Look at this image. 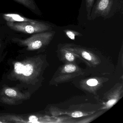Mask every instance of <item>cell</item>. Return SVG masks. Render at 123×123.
Masks as SVG:
<instances>
[{
    "label": "cell",
    "mask_w": 123,
    "mask_h": 123,
    "mask_svg": "<svg viewBox=\"0 0 123 123\" xmlns=\"http://www.w3.org/2000/svg\"><path fill=\"white\" fill-rule=\"evenodd\" d=\"M7 24L12 30L29 34L49 31L52 30L49 24L36 20L33 22H7Z\"/></svg>",
    "instance_id": "6da1fadb"
},
{
    "label": "cell",
    "mask_w": 123,
    "mask_h": 123,
    "mask_svg": "<svg viewBox=\"0 0 123 123\" xmlns=\"http://www.w3.org/2000/svg\"><path fill=\"white\" fill-rule=\"evenodd\" d=\"M55 31H45L34 34L24 40L19 39L20 44L27 47L29 50L38 49L51 39L54 36Z\"/></svg>",
    "instance_id": "7a4b0ae2"
},
{
    "label": "cell",
    "mask_w": 123,
    "mask_h": 123,
    "mask_svg": "<svg viewBox=\"0 0 123 123\" xmlns=\"http://www.w3.org/2000/svg\"><path fill=\"white\" fill-rule=\"evenodd\" d=\"M13 72L16 76L21 80L28 81L32 80L35 72L34 59L16 62L14 65Z\"/></svg>",
    "instance_id": "3957f363"
},
{
    "label": "cell",
    "mask_w": 123,
    "mask_h": 123,
    "mask_svg": "<svg viewBox=\"0 0 123 123\" xmlns=\"http://www.w3.org/2000/svg\"><path fill=\"white\" fill-rule=\"evenodd\" d=\"M114 0H97L93 6L91 14V20L101 16L105 18L111 10Z\"/></svg>",
    "instance_id": "277c9868"
},
{
    "label": "cell",
    "mask_w": 123,
    "mask_h": 123,
    "mask_svg": "<svg viewBox=\"0 0 123 123\" xmlns=\"http://www.w3.org/2000/svg\"><path fill=\"white\" fill-rule=\"evenodd\" d=\"M3 17L7 22H33L35 21L16 13H6L3 15Z\"/></svg>",
    "instance_id": "5b68a950"
},
{
    "label": "cell",
    "mask_w": 123,
    "mask_h": 123,
    "mask_svg": "<svg viewBox=\"0 0 123 123\" xmlns=\"http://www.w3.org/2000/svg\"><path fill=\"white\" fill-rule=\"evenodd\" d=\"M33 12H36L38 8L34 0H14Z\"/></svg>",
    "instance_id": "8992f818"
},
{
    "label": "cell",
    "mask_w": 123,
    "mask_h": 123,
    "mask_svg": "<svg viewBox=\"0 0 123 123\" xmlns=\"http://www.w3.org/2000/svg\"><path fill=\"white\" fill-rule=\"evenodd\" d=\"M95 0H85L87 12V17L89 20H91V14L94 5Z\"/></svg>",
    "instance_id": "52a82bcc"
},
{
    "label": "cell",
    "mask_w": 123,
    "mask_h": 123,
    "mask_svg": "<svg viewBox=\"0 0 123 123\" xmlns=\"http://www.w3.org/2000/svg\"><path fill=\"white\" fill-rule=\"evenodd\" d=\"M65 33L66 34L67 36L70 39L72 40H74L75 36H80L81 35L80 33H79L74 31H72V30L67 29L64 31Z\"/></svg>",
    "instance_id": "ba28073f"
},
{
    "label": "cell",
    "mask_w": 123,
    "mask_h": 123,
    "mask_svg": "<svg viewBox=\"0 0 123 123\" xmlns=\"http://www.w3.org/2000/svg\"><path fill=\"white\" fill-rule=\"evenodd\" d=\"M5 94L6 95L10 97L15 98L18 95L16 91L11 88H8L5 90Z\"/></svg>",
    "instance_id": "9c48e42d"
},
{
    "label": "cell",
    "mask_w": 123,
    "mask_h": 123,
    "mask_svg": "<svg viewBox=\"0 0 123 123\" xmlns=\"http://www.w3.org/2000/svg\"><path fill=\"white\" fill-rule=\"evenodd\" d=\"M64 70L66 72L72 73L76 70V67L73 65H67L65 67Z\"/></svg>",
    "instance_id": "30bf717a"
},
{
    "label": "cell",
    "mask_w": 123,
    "mask_h": 123,
    "mask_svg": "<svg viewBox=\"0 0 123 123\" xmlns=\"http://www.w3.org/2000/svg\"><path fill=\"white\" fill-rule=\"evenodd\" d=\"M87 83L90 86H95L98 84V81L95 79H90L87 81Z\"/></svg>",
    "instance_id": "8fae6325"
},
{
    "label": "cell",
    "mask_w": 123,
    "mask_h": 123,
    "mask_svg": "<svg viewBox=\"0 0 123 123\" xmlns=\"http://www.w3.org/2000/svg\"><path fill=\"white\" fill-rule=\"evenodd\" d=\"M65 57L68 61L72 62L74 59V57L72 53L67 52L65 54Z\"/></svg>",
    "instance_id": "7c38bea8"
},
{
    "label": "cell",
    "mask_w": 123,
    "mask_h": 123,
    "mask_svg": "<svg viewBox=\"0 0 123 123\" xmlns=\"http://www.w3.org/2000/svg\"><path fill=\"white\" fill-rule=\"evenodd\" d=\"M82 56L83 58L85 59H86L87 60H91L92 59V57L86 51H83L82 53Z\"/></svg>",
    "instance_id": "4fadbf2b"
},
{
    "label": "cell",
    "mask_w": 123,
    "mask_h": 123,
    "mask_svg": "<svg viewBox=\"0 0 123 123\" xmlns=\"http://www.w3.org/2000/svg\"><path fill=\"white\" fill-rule=\"evenodd\" d=\"M83 116V114L82 112L80 111H75L72 114V116L74 118H77V117H80Z\"/></svg>",
    "instance_id": "5bb4252c"
},
{
    "label": "cell",
    "mask_w": 123,
    "mask_h": 123,
    "mask_svg": "<svg viewBox=\"0 0 123 123\" xmlns=\"http://www.w3.org/2000/svg\"><path fill=\"white\" fill-rule=\"evenodd\" d=\"M29 121L31 122H36L38 121V118L35 116H32L29 118Z\"/></svg>",
    "instance_id": "9a60e30c"
},
{
    "label": "cell",
    "mask_w": 123,
    "mask_h": 123,
    "mask_svg": "<svg viewBox=\"0 0 123 123\" xmlns=\"http://www.w3.org/2000/svg\"><path fill=\"white\" fill-rule=\"evenodd\" d=\"M116 101V100H114V99L110 100L109 101H108V103H107V105L108 106L112 105L115 103Z\"/></svg>",
    "instance_id": "2e32d148"
},
{
    "label": "cell",
    "mask_w": 123,
    "mask_h": 123,
    "mask_svg": "<svg viewBox=\"0 0 123 123\" xmlns=\"http://www.w3.org/2000/svg\"><path fill=\"white\" fill-rule=\"evenodd\" d=\"M1 47V43H0V48Z\"/></svg>",
    "instance_id": "e0dca14e"
}]
</instances>
